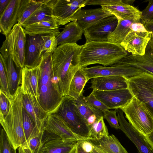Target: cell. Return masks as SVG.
Masks as SVG:
<instances>
[{"label":"cell","mask_w":153,"mask_h":153,"mask_svg":"<svg viewBox=\"0 0 153 153\" xmlns=\"http://www.w3.org/2000/svg\"><path fill=\"white\" fill-rule=\"evenodd\" d=\"M83 45L67 43L59 45L52 53L53 81L61 96L68 95L71 82L80 68L79 56Z\"/></svg>","instance_id":"cell-1"},{"label":"cell","mask_w":153,"mask_h":153,"mask_svg":"<svg viewBox=\"0 0 153 153\" xmlns=\"http://www.w3.org/2000/svg\"><path fill=\"white\" fill-rule=\"evenodd\" d=\"M128 55L120 44L93 41L83 45L79 56L80 68L94 64L111 66Z\"/></svg>","instance_id":"cell-2"},{"label":"cell","mask_w":153,"mask_h":153,"mask_svg":"<svg viewBox=\"0 0 153 153\" xmlns=\"http://www.w3.org/2000/svg\"><path fill=\"white\" fill-rule=\"evenodd\" d=\"M53 53H44L39 64L38 100L49 115L54 112L61 103L63 98L57 89L52 79Z\"/></svg>","instance_id":"cell-3"},{"label":"cell","mask_w":153,"mask_h":153,"mask_svg":"<svg viewBox=\"0 0 153 153\" xmlns=\"http://www.w3.org/2000/svg\"><path fill=\"white\" fill-rule=\"evenodd\" d=\"M23 94L20 86L10 99L9 111L5 116L0 115L1 124L15 149L26 141L22 120Z\"/></svg>","instance_id":"cell-4"},{"label":"cell","mask_w":153,"mask_h":153,"mask_svg":"<svg viewBox=\"0 0 153 153\" xmlns=\"http://www.w3.org/2000/svg\"><path fill=\"white\" fill-rule=\"evenodd\" d=\"M27 39L24 28L17 23L6 37L0 49L1 55L10 56L20 69L25 66Z\"/></svg>","instance_id":"cell-5"},{"label":"cell","mask_w":153,"mask_h":153,"mask_svg":"<svg viewBox=\"0 0 153 153\" xmlns=\"http://www.w3.org/2000/svg\"><path fill=\"white\" fill-rule=\"evenodd\" d=\"M53 113L59 116L75 134L83 139L89 137L90 127L80 116L73 98L68 95L63 97Z\"/></svg>","instance_id":"cell-6"},{"label":"cell","mask_w":153,"mask_h":153,"mask_svg":"<svg viewBox=\"0 0 153 153\" xmlns=\"http://www.w3.org/2000/svg\"><path fill=\"white\" fill-rule=\"evenodd\" d=\"M120 109L129 123L143 136H146L153 131L152 117L144 105L135 97Z\"/></svg>","instance_id":"cell-7"},{"label":"cell","mask_w":153,"mask_h":153,"mask_svg":"<svg viewBox=\"0 0 153 153\" xmlns=\"http://www.w3.org/2000/svg\"><path fill=\"white\" fill-rule=\"evenodd\" d=\"M128 88L145 106L153 118V74L143 72L128 78Z\"/></svg>","instance_id":"cell-8"},{"label":"cell","mask_w":153,"mask_h":153,"mask_svg":"<svg viewBox=\"0 0 153 153\" xmlns=\"http://www.w3.org/2000/svg\"><path fill=\"white\" fill-rule=\"evenodd\" d=\"M100 5L118 19L140 22L141 11L131 5L129 0H89L86 5Z\"/></svg>","instance_id":"cell-9"},{"label":"cell","mask_w":153,"mask_h":153,"mask_svg":"<svg viewBox=\"0 0 153 153\" xmlns=\"http://www.w3.org/2000/svg\"><path fill=\"white\" fill-rule=\"evenodd\" d=\"M89 0H45L51 8L53 16L59 26L71 22L78 11L85 7Z\"/></svg>","instance_id":"cell-10"},{"label":"cell","mask_w":153,"mask_h":153,"mask_svg":"<svg viewBox=\"0 0 153 153\" xmlns=\"http://www.w3.org/2000/svg\"><path fill=\"white\" fill-rule=\"evenodd\" d=\"M80 68L84 72L88 80L96 77L107 76H121L128 79L144 72L137 68L118 64L110 67L96 65Z\"/></svg>","instance_id":"cell-11"},{"label":"cell","mask_w":153,"mask_h":153,"mask_svg":"<svg viewBox=\"0 0 153 153\" xmlns=\"http://www.w3.org/2000/svg\"><path fill=\"white\" fill-rule=\"evenodd\" d=\"M117 18L114 16L105 18L84 30L86 43L91 42H107L109 35L116 27Z\"/></svg>","instance_id":"cell-12"},{"label":"cell","mask_w":153,"mask_h":153,"mask_svg":"<svg viewBox=\"0 0 153 153\" xmlns=\"http://www.w3.org/2000/svg\"><path fill=\"white\" fill-rule=\"evenodd\" d=\"M92 91L95 96L109 109L121 108L125 107L134 97L128 88L108 91Z\"/></svg>","instance_id":"cell-13"},{"label":"cell","mask_w":153,"mask_h":153,"mask_svg":"<svg viewBox=\"0 0 153 153\" xmlns=\"http://www.w3.org/2000/svg\"><path fill=\"white\" fill-rule=\"evenodd\" d=\"M44 132L65 140L77 141L83 139L75 134L56 114H50L45 122Z\"/></svg>","instance_id":"cell-14"},{"label":"cell","mask_w":153,"mask_h":153,"mask_svg":"<svg viewBox=\"0 0 153 153\" xmlns=\"http://www.w3.org/2000/svg\"><path fill=\"white\" fill-rule=\"evenodd\" d=\"M116 64L124 65L139 69L153 74V34L143 56L127 55Z\"/></svg>","instance_id":"cell-15"},{"label":"cell","mask_w":153,"mask_h":153,"mask_svg":"<svg viewBox=\"0 0 153 153\" xmlns=\"http://www.w3.org/2000/svg\"><path fill=\"white\" fill-rule=\"evenodd\" d=\"M117 109L120 129L134 143L139 153H153V149L145 140L143 136L127 121L122 110L120 108Z\"/></svg>","instance_id":"cell-16"},{"label":"cell","mask_w":153,"mask_h":153,"mask_svg":"<svg viewBox=\"0 0 153 153\" xmlns=\"http://www.w3.org/2000/svg\"><path fill=\"white\" fill-rule=\"evenodd\" d=\"M22 108L31 117L36 128L44 131L45 122L49 114L41 106L38 98L30 94H23Z\"/></svg>","instance_id":"cell-17"},{"label":"cell","mask_w":153,"mask_h":153,"mask_svg":"<svg viewBox=\"0 0 153 153\" xmlns=\"http://www.w3.org/2000/svg\"><path fill=\"white\" fill-rule=\"evenodd\" d=\"M151 33L131 31L120 45L126 51L131 53L133 55L143 56L150 39Z\"/></svg>","instance_id":"cell-18"},{"label":"cell","mask_w":153,"mask_h":153,"mask_svg":"<svg viewBox=\"0 0 153 153\" xmlns=\"http://www.w3.org/2000/svg\"><path fill=\"white\" fill-rule=\"evenodd\" d=\"M77 141L64 140L44 132L41 153H74Z\"/></svg>","instance_id":"cell-19"},{"label":"cell","mask_w":153,"mask_h":153,"mask_svg":"<svg viewBox=\"0 0 153 153\" xmlns=\"http://www.w3.org/2000/svg\"><path fill=\"white\" fill-rule=\"evenodd\" d=\"M21 0H10L0 15V31L5 37L18 22L20 14Z\"/></svg>","instance_id":"cell-20"},{"label":"cell","mask_w":153,"mask_h":153,"mask_svg":"<svg viewBox=\"0 0 153 153\" xmlns=\"http://www.w3.org/2000/svg\"><path fill=\"white\" fill-rule=\"evenodd\" d=\"M113 16L101 7L95 9H81L71 19V21H76L84 30L88 29L101 20Z\"/></svg>","instance_id":"cell-21"},{"label":"cell","mask_w":153,"mask_h":153,"mask_svg":"<svg viewBox=\"0 0 153 153\" xmlns=\"http://www.w3.org/2000/svg\"><path fill=\"white\" fill-rule=\"evenodd\" d=\"M39 71V65L33 68L25 66L20 69V86L23 94H30L38 99Z\"/></svg>","instance_id":"cell-22"},{"label":"cell","mask_w":153,"mask_h":153,"mask_svg":"<svg viewBox=\"0 0 153 153\" xmlns=\"http://www.w3.org/2000/svg\"><path fill=\"white\" fill-rule=\"evenodd\" d=\"M43 45L41 35L29 36L27 39L24 67L33 68L39 64L42 58Z\"/></svg>","instance_id":"cell-23"},{"label":"cell","mask_w":153,"mask_h":153,"mask_svg":"<svg viewBox=\"0 0 153 153\" xmlns=\"http://www.w3.org/2000/svg\"><path fill=\"white\" fill-rule=\"evenodd\" d=\"M93 90L108 91L128 88L127 78L121 76H107L91 79Z\"/></svg>","instance_id":"cell-24"},{"label":"cell","mask_w":153,"mask_h":153,"mask_svg":"<svg viewBox=\"0 0 153 153\" xmlns=\"http://www.w3.org/2000/svg\"><path fill=\"white\" fill-rule=\"evenodd\" d=\"M85 139L105 153H128L113 134L98 139L91 137Z\"/></svg>","instance_id":"cell-25"},{"label":"cell","mask_w":153,"mask_h":153,"mask_svg":"<svg viewBox=\"0 0 153 153\" xmlns=\"http://www.w3.org/2000/svg\"><path fill=\"white\" fill-rule=\"evenodd\" d=\"M59 26L56 21H45L29 25L24 29L26 34L30 36L51 35L57 36L60 33Z\"/></svg>","instance_id":"cell-26"},{"label":"cell","mask_w":153,"mask_h":153,"mask_svg":"<svg viewBox=\"0 0 153 153\" xmlns=\"http://www.w3.org/2000/svg\"><path fill=\"white\" fill-rule=\"evenodd\" d=\"M83 32L84 30L76 21L69 22L56 37L58 45L67 43H76L81 39Z\"/></svg>","instance_id":"cell-27"},{"label":"cell","mask_w":153,"mask_h":153,"mask_svg":"<svg viewBox=\"0 0 153 153\" xmlns=\"http://www.w3.org/2000/svg\"><path fill=\"white\" fill-rule=\"evenodd\" d=\"M4 67L8 82L9 91L12 96L15 93L19 86H20L21 78L15 68L14 63L10 56H2L0 54Z\"/></svg>","instance_id":"cell-28"},{"label":"cell","mask_w":153,"mask_h":153,"mask_svg":"<svg viewBox=\"0 0 153 153\" xmlns=\"http://www.w3.org/2000/svg\"><path fill=\"white\" fill-rule=\"evenodd\" d=\"M44 131L33 133L18 148V153H41Z\"/></svg>","instance_id":"cell-29"},{"label":"cell","mask_w":153,"mask_h":153,"mask_svg":"<svg viewBox=\"0 0 153 153\" xmlns=\"http://www.w3.org/2000/svg\"><path fill=\"white\" fill-rule=\"evenodd\" d=\"M88 81L84 72L80 68L71 82L68 95L76 100L83 94V89Z\"/></svg>","instance_id":"cell-30"},{"label":"cell","mask_w":153,"mask_h":153,"mask_svg":"<svg viewBox=\"0 0 153 153\" xmlns=\"http://www.w3.org/2000/svg\"><path fill=\"white\" fill-rule=\"evenodd\" d=\"M54 21L56 20L53 16L51 8L46 4L45 0L44 3L25 21L22 26L24 28L36 23Z\"/></svg>","instance_id":"cell-31"},{"label":"cell","mask_w":153,"mask_h":153,"mask_svg":"<svg viewBox=\"0 0 153 153\" xmlns=\"http://www.w3.org/2000/svg\"><path fill=\"white\" fill-rule=\"evenodd\" d=\"M136 22L133 20L118 19L114 30L108 36V42L120 45L127 34L131 31V25Z\"/></svg>","instance_id":"cell-32"},{"label":"cell","mask_w":153,"mask_h":153,"mask_svg":"<svg viewBox=\"0 0 153 153\" xmlns=\"http://www.w3.org/2000/svg\"><path fill=\"white\" fill-rule=\"evenodd\" d=\"M44 3V0H21V13L17 23H23Z\"/></svg>","instance_id":"cell-33"},{"label":"cell","mask_w":153,"mask_h":153,"mask_svg":"<svg viewBox=\"0 0 153 153\" xmlns=\"http://www.w3.org/2000/svg\"><path fill=\"white\" fill-rule=\"evenodd\" d=\"M74 102L80 116L86 124L88 118L93 114L99 118L103 117V113L93 108L87 102L83 94L76 100H74Z\"/></svg>","instance_id":"cell-34"},{"label":"cell","mask_w":153,"mask_h":153,"mask_svg":"<svg viewBox=\"0 0 153 153\" xmlns=\"http://www.w3.org/2000/svg\"><path fill=\"white\" fill-rule=\"evenodd\" d=\"M102 116L90 127L89 137L98 139L109 135L108 128Z\"/></svg>","instance_id":"cell-35"},{"label":"cell","mask_w":153,"mask_h":153,"mask_svg":"<svg viewBox=\"0 0 153 153\" xmlns=\"http://www.w3.org/2000/svg\"><path fill=\"white\" fill-rule=\"evenodd\" d=\"M22 120L26 141L33 133L40 131L36 127L32 119L27 111L22 108Z\"/></svg>","instance_id":"cell-36"},{"label":"cell","mask_w":153,"mask_h":153,"mask_svg":"<svg viewBox=\"0 0 153 153\" xmlns=\"http://www.w3.org/2000/svg\"><path fill=\"white\" fill-rule=\"evenodd\" d=\"M41 36L43 42L42 53H53L58 45L56 36L51 35H42Z\"/></svg>","instance_id":"cell-37"},{"label":"cell","mask_w":153,"mask_h":153,"mask_svg":"<svg viewBox=\"0 0 153 153\" xmlns=\"http://www.w3.org/2000/svg\"><path fill=\"white\" fill-rule=\"evenodd\" d=\"M3 128L0 134V153H16Z\"/></svg>","instance_id":"cell-38"},{"label":"cell","mask_w":153,"mask_h":153,"mask_svg":"<svg viewBox=\"0 0 153 153\" xmlns=\"http://www.w3.org/2000/svg\"><path fill=\"white\" fill-rule=\"evenodd\" d=\"M0 89L1 91L9 99L11 97L10 94L7 79L5 73L4 67L2 61L0 59Z\"/></svg>","instance_id":"cell-39"},{"label":"cell","mask_w":153,"mask_h":153,"mask_svg":"<svg viewBox=\"0 0 153 153\" xmlns=\"http://www.w3.org/2000/svg\"><path fill=\"white\" fill-rule=\"evenodd\" d=\"M85 99L93 108L103 113L109 109L102 102L95 96L93 91L89 95L85 97Z\"/></svg>","instance_id":"cell-40"},{"label":"cell","mask_w":153,"mask_h":153,"mask_svg":"<svg viewBox=\"0 0 153 153\" xmlns=\"http://www.w3.org/2000/svg\"><path fill=\"white\" fill-rule=\"evenodd\" d=\"M117 109L114 110H107L103 112V117L108 122L110 126L116 129H120L117 116Z\"/></svg>","instance_id":"cell-41"},{"label":"cell","mask_w":153,"mask_h":153,"mask_svg":"<svg viewBox=\"0 0 153 153\" xmlns=\"http://www.w3.org/2000/svg\"><path fill=\"white\" fill-rule=\"evenodd\" d=\"M149 1L147 7L141 11V23L144 25L153 19V0Z\"/></svg>","instance_id":"cell-42"},{"label":"cell","mask_w":153,"mask_h":153,"mask_svg":"<svg viewBox=\"0 0 153 153\" xmlns=\"http://www.w3.org/2000/svg\"><path fill=\"white\" fill-rule=\"evenodd\" d=\"M77 142L87 152L90 153H105L101 149L92 144L85 139L78 140Z\"/></svg>","instance_id":"cell-43"},{"label":"cell","mask_w":153,"mask_h":153,"mask_svg":"<svg viewBox=\"0 0 153 153\" xmlns=\"http://www.w3.org/2000/svg\"><path fill=\"white\" fill-rule=\"evenodd\" d=\"M0 115L5 116L9 111V99L0 90Z\"/></svg>","instance_id":"cell-44"},{"label":"cell","mask_w":153,"mask_h":153,"mask_svg":"<svg viewBox=\"0 0 153 153\" xmlns=\"http://www.w3.org/2000/svg\"><path fill=\"white\" fill-rule=\"evenodd\" d=\"M131 31L137 32H148L146 30L144 25L140 22H134L130 25Z\"/></svg>","instance_id":"cell-45"},{"label":"cell","mask_w":153,"mask_h":153,"mask_svg":"<svg viewBox=\"0 0 153 153\" xmlns=\"http://www.w3.org/2000/svg\"><path fill=\"white\" fill-rule=\"evenodd\" d=\"M144 138L146 142L153 149V131Z\"/></svg>","instance_id":"cell-46"},{"label":"cell","mask_w":153,"mask_h":153,"mask_svg":"<svg viewBox=\"0 0 153 153\" xmlns=\"http://www.w3.org/2000/svg\"><path fill=\"white\" fill-rule=\"evenodd\" d=\"M146 30L153 34V19L144 25Z\"/></svg>","instance_id":"cell-47"},{"label":"cell","mask_w":153,"mask_h":153,"mask_svg":"<svg viewBox=\"0 0 153 153\" xmlns=\"http://www.w3.org/2000/svg\"><path fill=\"white\" fill-rule=\"evenodd\" d=\"M10 0H1L0 1V15L2 13L7 6Z\"/></svg>","instance_id":"cell-48"},{"label":"cell","mask_w":153,"mask_h":153,"mask_svg":"<svg viewBox=\"0 0 153 153\" xmlns=\"http://www.w3.org/2000/svg\"><path fill=\"white\" fill-rule=\"evenodd\" d=\"M74 153H90L85 151L82 146L77 142Z\"/></svg>","instance_id":"cell-49"}]
</instances>
